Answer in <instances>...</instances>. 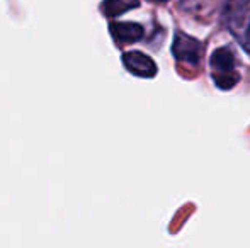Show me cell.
<instances>
[{
    "instance_id": "obj_1",
    "label": "cell",
    "mask_w": 250,
    "mask_h": 248,
    "mask_svg": "<svg viewBox=\"0 0 250 248\" xmlns=\"http://www.w3.org/2000/svg\"><path fill=\"white\" fill-rule=\"evenodd\" d=\"M225 22L238 44L250 53V0H228Z\"/></svg>"
},
{
    "instance_id": "obj_2",
    "label": "cell",
    "mask_w": 250,
    "mask_h": 248,
    "mask_svg": "<svg viewBox=\"0 0 250 248\" xmlns=\"http://www.w3.org/2000/svg\"><path fill=\"white\" fill-rule=\"evenodd\" d=\"M211 73L216 85L223 90H228L240 80V75L235 70V58L228 48H220L211 55Z\"/></svg>"
},
{
    "instance_id": "obj_3",
    "label": "cell",
    "mask_w": 250,
    "mask_h": 248,
    "mask_svg": "<svg viewBox=\"0 0 250 248\" xmlns=\"http://www.w3.org/2000/svg\"><path fill=\"white\" fill-rule=\"evenodd\" d=\"M172 53L179 61L189 63V65H198L201 55H203V44L196 38L189 36V34L177 33L174 44H172Z\"/></svg>"
},
{
    "instance_id": "obj_4",
    "label": "cell",
    "mask_w": 250,
    "mask_h": 248,
    "mask_svg": "<svg viewBox=\"0 0 250 248\" xmlns=\"http://www.w3.org/2000/svg\"><path fill=\"white\" fill-rule=\"evenodd\" d=\"M123 65L129 73L142 78H151L157 75V63L140 51H128L123 55Z\"/></svg>"
},
{
    "instance_id": "obj_5",
    "label": "cell",
    "mask_w": 250,
    "mask_h": 248,
    "mask_svg": "<svg viewBox=\"0 0 250 248\" xmlns=\"http://www.w3.org/2000/svg\"><path fill=\"white\" fill-rule=\"evenodd\" d=\"M109 31L118 43H136L143 38V27L136 22H112Z\"/></svg>"
},
{
    "instance_id": "obj_6",
    "label": "cell",
    "mask_w": 250,
    "mask_h": 248,
    "mask_svg": "<svg viewBox=\"0 0 250 248\" xmlns=\"http://www.w3.org/2000/svg\"><path fill=\"white\" fill-rule=\"evenodd\" d=\"M140 5L138 0H104L102 10L107 17H118Z\"/></svg>"
},
{
    "instance_id": "obj_7",
    "label": "cell",
    "mask_w": 250,
    "mask_h": 248,
    "mask_svg": "<svg viewBox=\"0 0 250 248\" xmlns=\"http://www.w3.org/2000/svg\"><path fill=\"white\" fill-rule=\"evenodd\" d=\"M151 2H168V0H151Z\"/></svg>"
}]
</instances>
